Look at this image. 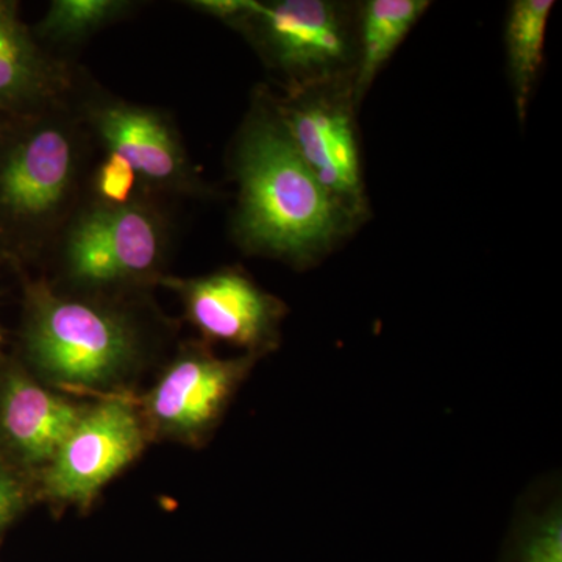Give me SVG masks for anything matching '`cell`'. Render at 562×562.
Listing matches in <instances>:
<instances>
[{
  "mask_svg": "<svg viewBox=\"0 0 562 562\" xmlns=\"http://www.w3.org/2000/svg\"><path fill=\"white\" fill-rule=\"evenodd\" d=\"M133 297L22 277V364L66 394H127L157 349V333Z\"/></svg>",
  "mask_w": 562,
  "mask_h": 562,
  "instance_id": "cell-1",
  "label": "cell"
},
{
  "mask_svg": "<svg viewBox=\"0 0 562 562\" xmlns=\"http://www.w3.org/2000/svg\"><path fill=\"white\" fill-rule=\"evenodd\" d=\"M232 169L239 188L232 231L247 254L308 269L355 232L292 146L269 91L255 94Z\"/></svg>",
  "mask_w": 562,
  "mask_h": 562,
  "instance_id": "cell-2",
  "label": "cell"
},
{
  "mask_svg": "<svg viewBox=\"0 0 562 562\" xmlns=\"http://www.w3.org/2000/svg\"><path fill=\"white\" fill-rule=\"evenodd\" d=\"M91 144L77 98L0 122V258L18 268L55 243L83 201Z\"/></svg>",
  "mask_w": 562,
  "mask_h": 562,
  "instance_id": "cell-3",
  "label": "cell"
},
{
  "mask_svg": "<svg viewBox=\"0 0 562 562\" xmlns=\"http://www.w3.org/2000/svg\"><path fill=\"white\" fill-rule=\"evenodd\" d=\"M63 290L140 295L160 284L172 246V225L155 194L110 205L87 198L55 239Z\"/></svg>",
  "mask_w": 562,
  "mask_h": 562,
  "instance_id": "cell-4",
  "label": "cell"
},
{
  "mask_svg": "<svg viewBox=\"0 0 562 562\" xmlns=\"http://www.w3.org/2000/svg\"><path fill=\"white\" fill-rule=\"evenodd\" d=\"M232 29L250 41L286 91L353 77L358 7L331 0H249Z\"/></svg>",
  "mask_w": 562,
  "mask_h": 562,
  "instance_id": "cell-5",
  "label": "cell"
},
{
  "mask_svg": "<svg viewBox=\"0 0 562 562\" xmlns=\"http://www.w3.org/2000/svg\"><path fill=\"white\" fill-rule=\"evenodd\" d=\"M269 94L292 146L357 231L369 220V201L355 120L353 77Z\"/></svg>",
  "mask_w": 562,
  "mask_h": 562,
  "instance_id": "cell-6",
  "label": "cell"
},
{
  "mask_svg": "<svg viewBox=\"0 0 562 562\" xmlns=\"http://www.w3.org/2000/svg\"><path fill=\"white\" fill-rule=\"evenodd\" d=\"M260 358H222L209 342L181 344L154 384L135 397L150 441L187 447L210 442Z\"/></svg>",
  "mask_w": 562,
  "mask_h": 562,
  "instance_id": "cell-7",
  "label": "cell"
},
{
  "mask_svg": "<svg viewBox=\"0 0 562 562\" xmlns=\"http://www.w3.org/2000/svg\"><path fill=\"white\" fill-rule=\"evenodd\" d=\"M151 443L135 397L114 394L90 402L49 464L35 476L38 501L88 509Z\"/></svg>",
  "mask_w": 562,
  "mask_h": 562,
  "instance_id": "cell-8",
  "label": "cell"
},
{
  "mask_svg": "<svg viewBox=\"0 0 562 562\" xmlns=\"http://www.w3.org/2000/svg\"><path fill=\"white\" fill-rule=\"evenodd\" d=\"M77 106L94 144L127 161L140 190L155 195L203 194L183 139L165 111L98 92L77 94Z\"/></svg>",
  "mask_w": 562,
  "mask_h": 562,
  "instance_id": "cell-9",
  "label": "cell"
},
{
  "mask_svg": "<svg viewBox=\"0 0 562 562\" xmlns=\"http://www.w3.org/2000/svg\"><path fill=\"white\" fill-rule=\"evenodd\" d=\"M168 288L183 306L184 317L202 341L222 342L243 353L265 358L280 347L286 303L262 290L241 266H227L199 277L166 276Z\"/></svg>",
  "mask_w": 562,
  "mask_h": 562,
  "instance_id": "cell-10",
  "label": "cell"
},
{
  "mask_svg": "<svg viewBox=\"0 0 562 562\" xmlns=\"http://www.w3.org/2000/svg\"><path fill=\"white\" fill-rule=\"evenodd\" d=\"M90 402L54 390L22 362L0 372V458L35 482Z\"/></svg>",
  "mask_w": 562,
  "mask_h": 562,
  "instance_id": "cell-11",
  "label": "cell"
},
{
  "mask_svg": "<svg viewBox=\"0 0 562 562\" xmlns=\"http://www.w3.org/2000/svg\"><path fill=\"white\" fill-rule=\"evenodd\" d=\"M79 79L22 21L20 3L0 0V117L25 116L72 102Z\"/></svg>",
  "mask_w": 562,
  "mask_h": 562,
  "instance_id": "cell-12",
  "label": "cell"
},
{
  "mask_svg": "<svg viewBox=\"0 0 562 562\" xmlns=\"http://www.w3.org/2000/svg\"><path fill=\"white\" fill-rule=\"evenodd\" d=\"M430 5L428 0H369L358 7L353 72V94L358 103Z\"/></svg>",
  "mask_w": 562,
  "mask_h": 562,
  "instance_id": "cell-13",
  "label": "cell"
},
{
  "mask_svg": "<svg viewBox=\"0 0 562 562\" xmlns=\"http://www.w3.org/2000/svg\"><path fill=\"white\" fill-rule=\"evenodd\" d=\"M553 7V0H516L506 20L509 79L520 122L527 117L532 90L542 70L547 25Z\"/></svg>",
  "mask_w": 562,
  "mask_h": 562,
  "instance_id": "cell-14",
  "label": "cell"
},
{
  "mask_svg": "<svg viewBox=\"0 0 562 562\" xmlns=\"http://www.w3.org/2000/svg\"><path fill=\"white\" fill-rule=\"evenodd\" d=\"M135 3L125 0H54L33 35L47 46H74L127 16Z\"/></svg>",
  "mask_w": 562,
  "mask_h": 562,
  "instance_id": "cell-15",
  "label": "cell"
},
{
  "mask_svg": "<svg viewBox=\"0 0 562 562\" xmlns=\"http://www.w3.org/2000/svg\"><path fill=\"white\" fill-rule=\"evenodd\" d=\"M525 524L519 562H562V514L560 497Z\"/></svg>",
  "mask_w": 562,
  "mask_h": 562,
  "instance_id": "cell-16",
  "label": "cell"
},
{
  "mask_svg": "<svg viewBox=\"0 0 562 562\" xmlns=\"http://www.w3.org/2000/svg\"><path fill=\"white\" fill-rule=\"evenodd\" d=\"M91 199L110 205L131 202L140 191L139 179L127 161L105 154L90 176Z\"/></svg>",
  "mask_w": 562,
  "mask_h": 562,
  "instance_id": "cell-17",
  "label": "cell"
},
{
  "mask_svg": "<svg viewBox=\"0 0 562 562\" xmlns=\"http://www.w3.org/2000/svg\"><path fill=\"white\" fill-rule=\"evenodd\" d=\"M36 501L35 482L0 458V535Z\"/></svg>",
  "mask_w": 562,
  "mask_h": 562,
  "instance_id": "cell-18",
  "label": "cell"
},
{
  "mask_svg": "<svg viewBox=\"0 0 562 562\" xmlns=\"http://www.w3.org/2000/svg\"><path fill=\"white\" fill-rule=\"evenodd\" d=\"M0 344H2V330H0Z\"/></svg>",
  "mask_w": 562,
  "mask_h": 562,
  "instance_id": "cell-19",
  "label": "cell"
},
{
  "mask_svg": "<svg viewBox=\"0 0 562 562\" xmlns=\"http://www.w3.org/2000/svg\"><path fill=\"white\" fill-rule=\"evenodd\" d=\"M3 117H0V122H2Z\"/></svg>",
  "mask_w": 562,
  "mask_h": 562,
  "instance_id": "cell-20",
  "label": "cell"
}]
</instances>
